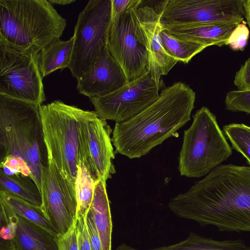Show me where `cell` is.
Instances as JSON below:
<instances>
[{"label":"cell","instance_id":"e575fe53","mask_svg":"<svg viewBox=\"0 0 250 250\" xmlns=\"http://www.w3.org/2000/svg\"><path fill=\"white\" fill-rule=\"evenodd\" d=\"M244 8L247 23L250 28V0H245Z\"/></svg>","mask_w":250,"mask_h":250},{"label":"cell","instance_id":"d590c367","mask_svg":"<svg viewBox=\"0 0 250 250\" xmlns=\"http://www.w3.org/2000/svg\"><path fill=\"white\" fill-rule=\"evenodd\" d=\"M52 5L57 4L61 5H65L71 4L76 1L75 0H48Z\"/></svg>","mask_w":250,"mask_h":250},{"label":"cell","instance_id":"cb8c5ba5","mask_svg":"<svg viewBox=\"0 0 250 250\" xmlns=\"http://www.w3.org/2000/svg\"><path fill=\"white\" fill-rule=\"evenodd\" d=\"M96 182L91 177L83 163L80 161L77 167L75 182L78 215L85 216L89 211Z\"/></svg>","mask_w":250,"mask_h":250},{"label":"cell","instance_id":"d4e9b609","mask_svg":"<svg viewBox=\"0 0 250 250\" xmlns=\"http://www.w3.org/2000/svg\"><path fill=\"white\" fill-rule=\"evenodd\" d=\"M0 250H16L18 215L0 199Z\"/></svg>","mask_w":250,"mask_h":250},{"label":"cell","instance_id":"44dd1931","mask_svg":"<svg viewBox=\"0 0 250 250\" xmlns=\"http://www.w3.org/2000/svg\"><path fill=\"white\" fill-rule=\"evenodd\" d=\"M0 191L35 205H42L41 190L30 177L20 174L8 175L0 170Z\"/></svg>","mask_w":250,"mask_h":250},{"label":"cell","instance_id":"277c9868","mask_svg":"<svg viewBox=\"0 0 250 250\" xmlns=\"http://www.w3.org/2000/svg\"><path fill=\"white\" fill-rule=\"evenodd\" d=\"M66 26L48 0H0V40L19 50L39 53Z\"/></svg>","mask_w":250,"mask_h":250},{"label":"cell","instance_id":"e0dca14e","mask_svg":"<svg viewBox=\"0 0 250 250\" xmlns=\"http://www.w3.org/2000/svg\"><path fill=\"white\" fill-rule=\"evenodd\" d=\"M115 250H250V245L242 240H217L190 232L184 240L167 246L142 250L122 244Z\"/></svg>","mask_w":250,"mask_h":250},{"label":"cell","instance_id":"3957f363","mask_svg":"<svg viewBox=\"0 0 250 250\" xmlns=\"http://www.w3.org/2000/svg\"><path fill=\"white\" fill-rule=\"evenodd\" d=\"M9 155L26 164L41 190L42 167L48 157L39 106L0 94V160Z\"/></svg>","mask_w":250,"mask_h":250},{"label":"cell","instance_id":"52a82bcc","mask_svg":"<svg viewBox=\"0 0 250 250\" xmlns=\"http://www.w3.org/2000/svg\"><path fill=\"white\" fill-rule=\"evenodd\" d=\"M111 21V0H90L79 14L68 66L77 80L89 71L107 44Z\"/></svg>","mask_w":250,"mask_h":250},{"label":"cell","instance_id":"7c38bea8","mask_svg":"<svg viewBox=\"0 0 250 250\" xmlns=\"http://www.w3.org/2000/svg\"><path fill=\"white\" fill-rule=\"evenodd\" d=\"M112 129L104 119L94 113L80 124L79 155L92 179L106 181L116 172L110 135Z\"/></svg>","mask_w":250,"mask_h":250},{"label":"cell","instance_id":"8fae6325","mask_svg":"<svg viewBox=\"0 0 250 250\" xmlns=\"http://www.w3.org/2000/svg\"><path fill=\"white\" fill-rule=\"evenodd\" d=\"M160 89L149 71L108 95L89 100L99 117L123 122L153 103L158 97Z\"/></svg>","mask_w":250,"mask_h":250},{"label":"cell","instance_id":"4316f807","mask_svg":"<svg viewBox=\"0 0 250 250\" xmlns=\"http://www.w3.org/2000/svg\"><path fill=\"white\" fill-rule=\"evenodd\" d=\"M225 103L227 110L250 114V89L229 91L227 94Z\"/></svg>","mask_w":250,"mask_h":250},{"label":"cell","instance_id":"9c48e42d","mask_svg":"<svg viewBox=\"0 0 250 250\" xmlns=\"http://www.w3.org/2000/svg\"><path fill=\"white\" fill-rule=\"evenodd\" d=\"M245 0H166L155 4L161 21L187 24L243 21Z\"/></svg>","mask_w":250,"mask_h":250},{"label":"cell","instance_id":"1f68e13d","mask_svg":"<svg viewBox=\"0 0 250 250\" xmlns=\"http://www.w3.org/2000/svg\"><path fill=\"white\" fill-rule=\"evenodd\" d=\"M233 83L238 90L250 89V58L245 61L244 64L236 72Z\"/></svg>","mask_w":250,"mask_h":250},{"label":"cell","instance_id":"d6986e66","mask_svg":"<svg viewBox=\"0 0 250 250\" xmlns=\"http://www.w3.org/2000/svg\"><path fill=\"white\" fill-rule=\"evenodd\" d=\"M57 237L18 215L16 250H59Z\"/></svg>","mask_w":250,"mask_h":250},{"label":"cell","instance_id":"d6a6232c","mask_svg":"<svg viewBox=\"0 0 250 250\" xmlns=\"http://www.w3.org/2000/svg\"><path fill=\"white\" fill-rule=\"evenodd\" d=\"M86 216L77 215V226L79 250H91L85 221Z\"/></svg>","mask_w":250,"mask_h":250},{"label":"cell","instance_id":"836d02e7","mask_svg":"<svg viewBox=\"0 0 250 250\" xmlns=\"http://www.w3.org/2000/svg\"><path fill=\"white\" fill-rule=\"evenodd\" d=\"M85 221L91 250H102L101 241L90 210L85 217Z\"/></svg>","mask_w":250,"mask_h":250},{"label":"cell","instance_id":"ba28073f","mask_svg":"<svg viewBox=\"0 0 250 250\" xmlns=\"http://www.w3.org/2000/svg\"><path fill=\"white\" fill-rule=\"evenodd\" d=\"M39 53L17 49L0 40V94L38 106L46 100Z\"/></svg>","mask_w":250,"mask_h":250},{"label":"cell","instance_id":"2e32d148","mask_svg":"<svg viewBox=\"0 0 250 250\" xmlns=\"http://www.w3.org/2000/svg\"><path fill=\"white\" fill-rule=\"evenodd\" d=\"M240 23L219 22L170 24L161 21L162 27L173 36L185 40L210 46L227 45L233 30Z\"/></svg>","mask_w":250,"mask_h":250},{"label":"cell","instance_id":"30bf717a","mask_svg":"<svg viewBox=\"0 0 250 250\" xmlns=\"http://www.w3.org/2000/svg\"><path fill=\"white\" fill-rule=\"evenodd\" d=\"M41 192L45 217L59 235L65 234L77 221L75 188L50 159L42 167Z\"/></svg>","mask_w":250,"mask_h":250},{"label":"cell","instance_id":"4fadbf2b","mask_svg":"<svg viewBox=\"0 0 250 250\" xmlns=\"http://www.w3.org/2000/svg\"><path fill=\"white\" fill-rule=\"evenodd\" d=\"M131 10L111 22L107 42L110 54L123 70L127 83L150 71L149 55L136 37Z\"/></svg>","mask_w":250,"mask_h":250},{"label":"cell","instance_id":"83f0119b","mask_svg":"<svg viewBox=\"0 0 250 250\" xmlns=\"http://www.w3.org/2000/svg\"><path fill=\"white\" fill-rule=\"evenodd\" d=\"M0 170L6 175L20 174L31 176L30 169L26 164L17 157L9 155L0 160Z\"/></svg>","mask_w":250,"mask_h":250},{"label":"cell","instance_id":"603a6c76","mask_svg":"<svg viewBox=\"0 0 250 250\" xmlns=\"http://www.w3.org/2000/svg\"><path fill=\"white\" fill-rule=\"evenodd\" d=\"M166 50L179 62L188 63L191 59L208 47L202 44L178 38L162 27L160 33Z\"/></svg>","mask_w":250,"mask_h":250},{"label":"cell","instance_id":"5b68a950","mask_svg":"<svg viewBox=\"0 0 250 250\" xmlns=\"http://www.w3.org/2000/svg\"><path fill=\"white\" fill-rule=\"evenodd\" d=\"M45 144L51 160L75 188L80 163L81 123L94 111L85 110L56 100L39 106Z\"/></svg>","mask_w":250,"mask_h":250},{"label":"cell","instance_id":"484cf974","mask_svg":"<svg viewBox=\"0 0 250 250\" xmlns=\"http://www.w3.org/2000/svg\"><path fill=\"white\" fill-rule=\"evenodd\" d=\"M223 132L232 148L241 153L250 165V126L232 123L224 125Z\"/></svg>","mask_w":250,"mask_h":250},{"label":"cell","instance_id":"ffe728a7","mask_svg":"<svg viewBox=\"0 0 250 250\" xmlns=\"http://www.w3.org/2000/svg\"><path fill=\"white\" fill-rule=\"evenodd\" d=\"M73 37L67 41L57 39L39 53V67L43 78L52 72L68 67L72 52Z\"/></svg>","mask_w":250,"mask_h":250},{"label":"cell","instance_id":"7402d4cb","mask_svg":"<svg viewBox=\"0 0 250 250\" xmlns=\"http://www.w3.org/2000/svg\"><path fill=\"white\" fill-rule=\"evenodd\" d=\"M2 200L17 214L43 228L55 236L59 235L45 217L41 206L33 204L13 195L0 191Z\"/></svg>","mask_w":250,"mask_h":250},{"label":"cell","instance_id":"4dcf8cb0","mask_svg":"<svg viewBox=\"0 0 250 250\" xmlns=\"http://www.w3.org/2000/svg\"><path fill=\"white\" fill-rule=\"evenodd\" d=\"M111 21H115L122 14L135 7L140 6L144 1L142 0H111Z\"/></svg>","mask_w":250,"mask_h":250},{"label":"cell","instance_id":"f546056e","mask_svg":"<svg viewBox=\"0 0 250 250\" xmlns=\"http://www.w3.org/2000/svg\"><path fill=\"white\" fill-rule=\"evenodd\" d=\"M59 250H79L77 223L64 235L57 237Z\"/></svg>","mask_w":250,"mask_h":250},{"label":"cell","instance_id":"f1b7e54d","mask_svg":"<svg viewBox=\"0 0 250 250\" xmlns=\"http://www.w3.org/2000/svg\"><path fill=\"white\" fill-rule=\"evenodd\" d=\"M249 37V29L243 21L232 32L227 45L233 50L243 51L247 44Z\"/></svg>","mask_w":250,"mask_h":250},{"label":"cell","instance_id":"ac0fdd59","mask_svg":"<svg viewBox=\"0 0 250 250\" xmlns=\"http://www.w3.org/2000/svg\"><path fill=\"white\" fill-rule=\"evenodd\" d=\"M89 210L93 217L102 246V250H111L112 223L106 183L103 180L95 184Z\"/></svg>","mask_w":250,"mask_h":250},{"label":"cell","instance_id":"8992f818","mask_svg":"<svg viewBox=\"0 0 250 250\" xmlns=\"http://www.w3.org/2000/svg\"><path fill=\"white\" fill-rule=\"evenodd\" d=\"M193 119L184 132L178 169L182 176L200 178L227 160L232 151L215 115L208 108L197 110Z\"/></svg>","mask_w":250,"mask_h":250},{"label":"cell","instance_id":"9a60e30c","mask_svg":"<svg viewBox=\"0 0 250 250\" xmlns=\"http://www.w3.org/2000/svg\"><path fill=\"white\" fill-rule=\"evenodd\" d=\"M127 83L123 70L106 44L89 71L77 80V89L90 98L108 95Z\"/></svg>","mask_w":250,"mask_h":250},{"label":"cell","instance_id":"7a4b0ae2","mask_svg":"<svg viewBox=\"0 0 250 250\" xmlns=\"http://www.w3.org/2000/svg\"><path fill=\"white\" fill-rule=\"evenodd\" d=\"M195 101V92L182 82L163 89L157 99L140 113L116 123L112 138L116 151L129 159L147 154L190 120Z\"/></svg>","mask_w":250,"mask_h":250},{"label":"cell","instance_id":"6da1fadb","mask_svg":"<svg viewBox=\"0 0 250 250\" xmlns=\"http://www.w3.org/2000/svg\"><path fill=\"white\" fill-rule=\"evenodd\" d=\"M178 216L222 231L250 232V167L221 165L172 198Z\"/></svg>","mask_w":250,"mask_h":250},{"label":"cell","instance_id":"5bb4252c","mask_svg":"<svg viewBox=\"0 0 250 250\" xmlns=\"http://www.w3.org/2000/svg\"><path fill=\"white\" fill-rule=\"evenodd\" d=\"M131 14L136 37L149 55L152 78L161 88V76L167 75L179 62L163 45L160 35L162 29L161 14L153 7L143 4L132 9Z\"/></svg>","mask_w":250,"mask_h":250}]
</instances>
